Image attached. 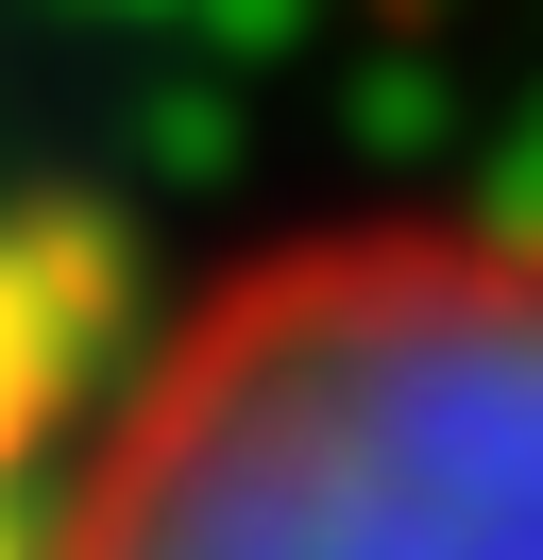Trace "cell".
Listing matches in <instances>:
<instances>
[{"instance_id": "obj_1", "label": "cell", "mask_w": 543, "mask_h": 560, "mask_svg": "<svg viewBox=\"0 0 543 560\" xmlns=\"http://www.w3.org/2000/svg\"><path fill=\"white\" fill-rule=\"evenodd\" d=\"M51 560H543V221L407 205L187 289Z\"/></svg>"}]
</instances>
